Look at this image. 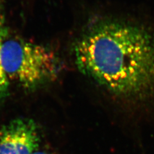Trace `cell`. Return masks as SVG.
Returning a JSON list of instances; mask_svg holds the SVG:
<instances>
[{
    "mask_svg": "<svg viewBox=\"0 0 154 154\" xmlns=\"http://www.w3.org/2000/svg\"><path fill=\"white\" fill-rule=\"evenodd\" d=\"M79 70L113 94L134 102L154 98V33L107 21L84 33L74 48Z\"/></svg>",
    "mask_w": 154,
    "mask_h": 154,
    "instance_id": "6da1fadb",
    "label": "cell"
},
{
    "mask_svg": "<svg viewBox=\"0 0 154 154\" xmlns=\"http://www.w3.org/2000/svg\"><path fill=\"white\" fill-rule=\"evenodd\" d=\"M1 60L9 81L30 91L54 79L60 69L59 57L50 48L14 38L4 39Z\"/></svg>",
    "mask_w": 154,
    "mask_h": 154,
    "instance_id": "7a4b0ae2",
    "label": "cell"
},
{
    "mask_svg": "<svg viewBox=\"0 0 154 154\" xmlns=\"http://www.w3.org/2000/svg\"><path fill=\"white\" fill-rule=\"evenodd\" d=\"M40 143L39 130L32 119H14L0 127V154H33Z\"/></svg>",
    "mask_w": 154,
    "mask_h": 154,
    "instance_id": "3957f363",
    "label": "cell"
},
{
    "mask_svg": "<svg viewBox=\"0 0 154 154\" xmlns=\"http://www.w3.org/2000/svg\"><path fill=\"white\" fill-rule=\"evenodd\" d=\"M6 37V30L5 26V17L3 6L0 1V105L8 94L9 80L5 73L1 60V50L3 41Z\"/></svg>",
    "mask_w": 154,
    "mask_h": 154,
    "instance_id": "277c9868",
    "label": "cell"
},
{
    "mask_svg": "<svg viewBox=\"0 0 154 154\" xmlns=\"http://www.w3.org/2000/svg\"><path fill=\"white\" fill-rule=\"evenodd\" d=\"M33 154H56V153L52 152H50L49 150H41L39 149V150L34 152Z\"/></svg>",
    "mask_w": 154,
    "mask_h": 154,
    "instance_id": "5b68a950",
    "label": "cell"
}]
</instances>
